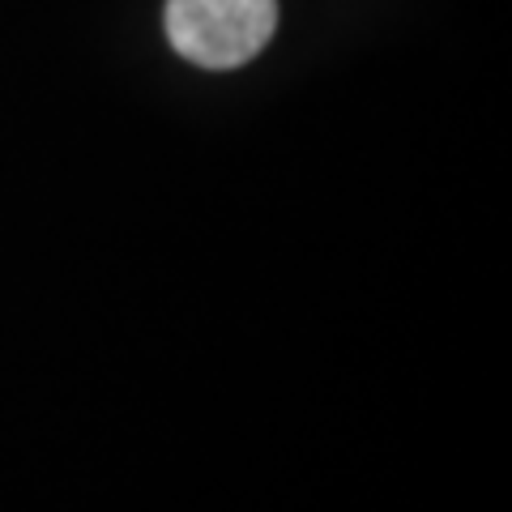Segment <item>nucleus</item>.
Wrapping results in <instances>:
<instances>
[{"instance_id": "nucleus-1", "label": "nucleus", "mask_w": 512, "mask_h": 512, "mask_svg": "<svg viewBox=\"0 0 512 512\" xmlns=\"http://www.w3.org/2000/svg\"><path fill=\"white\" fill-rule=\"evenodd\" d=\"M278 30V0H167V39L201 69H239Z\"/></svg>"}]
</instances>
